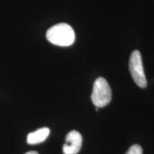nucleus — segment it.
Listing matches in <instances>:
<instances>
[{
  "label": "nucleus",
  "instance_id": "4",
  "mask_svg": "<svg viewBox=\"0 0 154 154\" xmlns=\"http://www.w3.org/2000/svg\"><path fill=\"white\" fill-rule=\"evenodd\" d=\"M82 146V136L77 131H72L66 135V143L63 146L64 154H77Z\"/></svg>",
  "mask_w": 154,
  "mask_h": 154
},
{
  "label": "nucleus",
  "instance_id": "3",
  "mask_svg": "<svg viewBox=\"0 0 154 154\" xmlns=\"http://www.w3.org/2000/svg\"><path fill=\"white\" fill-rule=\"evenodd\" d=\"M129 70L133 79L137 86L140 88H146L147 81L144 73L141 54L138 50H135L131 53L129 60Z\"/></svg>",
  "mask_w": 154,
  "mask_h": 154
},
{
  "label": "nucleus",
  "instance_id": "5",
  "mask_svg": "<svg viewBox=\"0 0 154 154\" xmlns=\"http://www.w3.org/2000/svg\"><path fill=\"white\" fill-rule=\"evenodd\" d=\"M50 130L49 128L44 127L35 131L30 133L27 136V143L31 145L40 143L47 139L49 136Z\"/></svg>",
  "mask_w": 154,
  "mask_h": 154
},
{
  "label": "nucleus",
  "instance_id": "6",
  "mask_svg": "<svg viewBox=\"0 0 154 154\" xmlns=\"http://www.w3.org/2000/svg\"><path fill=\"white\" fill-rule=\"evenodd\" d=\"M125 154H143V149L140 146L135 144L131 146L128 151Z\"/></svg>",
  "mask_w": 154,
  "mask_h": 154
},
{
  "label": "nucleus",
  "instance_id": "2",
  "mask_svg": "<svg viewBox=\"0 0 154 154\" xmlns=\"http://www.w3.org/2000/svg\"><path fill=\"white\" fill-rule=\"evenodd\" d=\"M111 89L109 83L104 78L99 77L94 84L91 101L96 108H102L109 104L111 101Z\"/></svg>",
  "mask_w": 154,
  "mask_h": 154
},
{
  "label": "nucleus",
  "instance_id": "1",
  "mask_svg": "<svg viewBox=\"0 0 154 154\" xmlns=\"http://www.w3.org/2000/svg\"><path fill=\"white\" fill-rule=\"evenodd\" d=\"M47 38L50 43L59 47H69L75 42V32L70 25L60 23L51 26L47 32Z\"/></svg>",
  "mask_w": 154,
  "mask_h": 154
},
{
  "label": "nucleus",
  "instance_id": "7",
  "mask_svg": "<svg viewBox=\"0 0 154 154\" xmlns=\"http://www.w3.org/2000/svg\"><path fill=\"white\" fill-rule=\"evenodd\" d=\"M25 154H38V153L36 151H29V152H27V153H26Z\"/></svg>",
  "mask_w": 154,
  "mask_h": 154
}]
</instances>
